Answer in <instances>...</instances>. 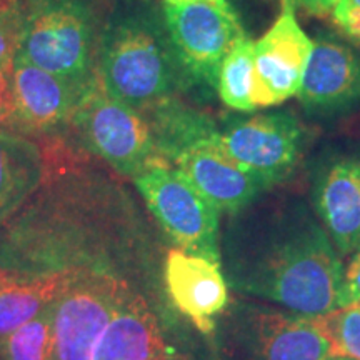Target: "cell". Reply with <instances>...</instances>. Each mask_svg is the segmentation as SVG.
<instances>
[{
  "mask_svg": "<svg viewBox=\"0 0 360 360\" xmlns=\"http://www.w3.org/2000/svg\"><path fill=\"white\" fill-rule=\"evenodd\" d=\"M262 195L231 215L220 242L229 287L305 317L339 307L345 265L312 205L297 195Z\"/></svg>",
  "mask_w": 360,
  "mask_h": 360,
  "instance_id": "obj_1",
  "label": "cell"
},
{
  "mask_svg": "<svg viewBox=\"0 0 360 360\" xmlns=\"http://www.w3.org/2000/svg\"><path fill=\"white\" fill-rule=\"evenodd\" d=\"M94 70L102 90L143 115L192 94L175 56L164 7L154 0L115 4L98 34Z\"/></svg>",
  "mask_w": 360,
  "mask_h": 360,
  "instance_id": "obj_2",
  "label": "cell"
},
{
  "mask_svg": "<svg viewBox=\"0 0 360 360\" xmlns=\"http://www.w3.org/2000/svg\"><path fill=\"white\" fill-rule=\"evenodd\" d=\"M215 321L219 360H328L315 317L259 300H233Z\"/></svg>",
  "mask_w": 360,
  "mask_h": 360,
  "instance_id": "obj_3",
  "label": "cell"
},
{
  "mask_svg": "<svg viewBox=\"0 0 360 360\" xmlns=\"http://www.w3.org/2000/svg\"><path fill=\"white\" fill-rule=\"evenodd\" d=\"M20 37L17 53L34 65L79 85L96 82L101 30L85 0H17Z\"/></svg>",
  "mask_w": 360,
  "mask_h": 360,
  "instance_id": "obj_4",
  "label": "cell"
},
{
  "mask_svg": "<svg viewBox=\"0 0 360 360\" xmlns=\"http://www.w3.org/2000/svg\"><path fill=\"white\" fill-rule=\"evenodd\" d=\"M69 129L82 148L125 177L135 179L152 164L164 160L146 115L110 97L97 80L80 98Z\"/></svg>",
  "mask_w": 360,
  "mask_h": 360,
  "instance_id": "obj_5",
  "label": "cell"
},
{
  "mask_svg": "<svg viewBox=\"0 0 360 360\" xmlns=\"http://www.w3.org/2000/svg\"><path fill=\"white\" fill-rule=\"evenodd\" d=\"M175 56L192 94L209 98L217 92L219 72L233 44L245 34L231 4H162Z\"/></svg>",
  "mask_w": 360,
  "mask_h": 360,
  "instance_id": "obj_6",
  "label": "cell"
},
{
  "mask_svg": "<svg viewBox=\"0 0 360 360\" xmlns=\"http://www.w3.org/2000/svg\"><path fill=\"white\" fill-rule=\"evenodd\" d=\"M157 222L180 250L220 265V210L169 162L159 160L134 179Z\"/></svg>",
  "mask_w": 360,
  "mask_h": 360,
  "instance_id": "obj_7",
  "label": "cell"
},
{
  "mask_svg": "<svg viewBox=\"0 0 360 360\" xmlns=\"http://www.w3.org/2000/svg\"><path fill=\"white\" fill-rule=\"evenodd\" d=\"M219 130L229 159L269 191L294 174L307 141L304 124L289 109L229 117Z\"/></svg>",
  "mask_w": 360,
  "mask_h": 360,
  "instance_id": "obj_8",
  "label": "cell"
},
{
  "mask_svg": "<svg viewBox=\"0 0 360 360\" xmlns=\"http://www.w3.org/2000/svg\"><path fill=\"white\" fill-rule=\"evenodd\" d=\"M130 292L114 274L69 270L56 302L53 360H92L98 339Z\"/></svg>",
  "mask_w": 360,
  "mask_h": 360,
  "instance_id": "obj_9",
  "label": "cell"
},
{
  "mask_svg": "<svg viewBox=\"0 0 360 360\" xmlns=\"http://www.w3.org/2000/svg\"><path fill=\"white\" fill-rule=\"evenodd\" d=\"M310 205L342 259L360 245V148L327 147L310 167Z\"/></svg>",
  "mask_w": 360,
  "mask_h": 360,
  "instance_id": "obj_10",
  "label": "cell"
},
{
  "mask_svg": "<svg viewBox=\"0 0 360 360\" xmlns=\"http://www.w3.org/2000/svg\"><path fill=\"white\" fill-rule=\"evenodd\" d=\"M299 97L315 119H334L360 107V49L332 30H317Z\"/></svg>",
  "mask_w": 360,
  "mask_h": 360,
  "instance_id": "obj_11",
  "label": "cell"
},
{
  "mask_svg": "<svg viewBox=\"0 0 360 360\" xmlns=\"http://www.w3.org/2000/svg\"><path fill=\"white\" fill-rule=\"evenodd\" d=\"M312 45V39L299 24L295 7L282 0L276 22L254 44L255 109H269L297 97Z\"/></svg>",
  "mask_w": 360,
  "mask_h": 360,
  "instance_id": "obj_12",
  "label": "cell"
},
{
  "mask_svg": "<svg viewBox=\"0 0 360 360\" xmlns=\"http://www.w3.org/2000/svg\"><path fill=\"white\" fill-rule=\"evenodd\" d=\"M94 84H74L15 53L12 60L13 114L8 129L19 130L17 134L25 137H52L69 129L80 98Z\"/></svg>",
  "mask_w": 360,
  "mask_h": 360,
  "instance_id": "obj_13",
  "label": "cell"
},
{
  "mask_svg": "<svg viewBox=\"0 0 360 360\" xmlns=\"http://www.w3.org/2000/svg\"><path fill=\"white\" fill-rule=\"evenodd\" d=\"M169 164L210 204L229 215L240 212L269 191L259 179L229 159L220 143V130L182 148Z\"/></svg>",
  "mask_w": 360,
  "mask_h": 360,
  "instance_id": "obj_14",
  "label": "cell"
},
{
  "mask_svg": "<svg viewBox=\"0 0 360 360\" xmlns=\"http://www.w3.org/2000/svg\"><path fill=\"white\" fill-rule=\"evenodd\" d=\"M165 283L175 307L204 334H212L215 321L229 304L220 265L174 249L165 260Z\"/></svg>",
  "mask_w": 360,
  "mask_h": 360,
  "instance_id": "obj_15",
  "label": "cell"
},
{
  "mask_svg": "<svg viewBox=\"0 0 360 360\" xmlns=\"http://www.w3.org/2000/svg\"><path fill=\"white\" fill-rule=\"evenodd\" d=\"M169 355L154 314L130 292L98 339L92 360H165Z\"/></svg>",
  "mask_w": 360,
  "mask_h": 360,
  "instance_id": "obj_16",
  "label": "cell"
},
{
  "mask_svg": "<svg viewBox=\"0 0 360 360\" xmlns=\"http://www.w3.org/2000/svg\"><path fill=\"white\" fill-rule=\"evenodd\" d=\"M45 172V155L32 139L0 130V225L39 191Z\"/></svg>",
  "mask_w": 360,
  "mask_h": 360,
  "instance_id": "obj_17",
  "label": "cell"
},
{
  "mask_svg": "<svg viewBox=\"0 0 360 360\" xmlns=\"http://www.w3.org/2000/svg\"><path fill=\"white\" fill-rule=\"evenodd\" d=\"M69 272L40 276L32 281L0 282V339L32 321L64 289Z\"/></svg>",
  "mask_w": 360,
  "mask_h": 360,
  "instance_id": "obj_18",
  "label": "cell"
},
{
  "mask_svg": "<svg viewBox=\"0 0 360 360\" xmlns=\"http://www.w3.org/2000/svg\"><path fill=\"white\" fill-rule=\"evenodd\" d=\"M254 40L244 34L233 44L219 72L217 94L225 107L252 114L255 112Z\"/></svg>",
  "mask_w": 360,
  "mask_h": 360,
  "instance_id": "obj_19",
  "label": "cell"
},
{
  "mask_svg": "<svg viewBox=\"0 0 360 360\" xmlns=\"http://www.w3.org/2000/svg\"><path fill=\"white\" fill-rule=\"evenodd\" d=\"M53 300L32 321L4 339L6 360H53Z\"/></svg>",
  "mask_w": 360,
  "mask_h": 360,
  "instance_id": "obj_20",
  "label": "cell"
},
{
  "mask_svg": "<svg viewBox=\"0 0 360 360\" xmlns=\"http://www.w3.org/2000/svg\"><path fill=\"white\" fill-rule=\"evenodd\" d=\"M330 342V357L360 360V302L315 317Z\"/></svg>",
  "mask_w": 360,
  "mask_h": 360,
  "instance_id": "obj_21",
  "label": "cell"
},
{
  "mask_svg": "<svg viewBox=\"0 0 360 360\" xmlns=\"http://www.w3.org/2000/svg\"><path fill=\"white\" fill-rule=\"evenodd\" d=\"M20 12L17 4L0 11V65L11 64L19 49Z\"/></svg>",
  "mask_w": 360,
  "mask_h": 360,
  "instance_id": "obj_22",
  "label": "cell"
},
{
  "mask_svg": "<svg viewBox=\"0 0 360 360\" xmlns=\"http://www.w3.org/2000/svg\"><path fill=\"white\" fill-rule=\"evenodd\" d=\"M330 19L342 37L360 49V0H339Z\"/></svg>",
  "mask_w": 360,
  "mask_h": 360,
  "instance_id": "obj_23",
  "label": "cell"
},
{
  "mask_svg": "<svg viewBox=\"0 0 360 360\" xmlns=\"http://www.w3.org/2000/svg\"><path fill=\"white\" fill-rule=\"evenodd\" d=\"M360 302V245L344 269V282L339 295V307Z\"/></svg>",
  "mask_w": 360,
  "mask_h": 360,
  "instance_id": "obj_24",
  "label": "cell"
},
{
  "mask_svg": "<svg viewBox=\"0 0 360 360\" xmlns=\"http://www.w3.org/2000/svg\"><path fill=\"white\" fill-rule=\"evenodd\" d=\"M13 114V92H12V62L0 65V130L11 127Z\"/></svg>",
  "mask_w": 360,
  "mask_h": 360,
  "instance_id": "obj_25",
  "label": "cell"
},
{
  "mask_svg": "<svg viewBox=\"0 0 360 360\" xmlns=\"http://www.w3.org/2000/svg\"><path fill=\"white\" fill-rule=\"evenodd\" d=\"M295 8H302L309 15L317 17V19H326L330 17L339 0H289Z\"/></svg>",
  "mask_w": 360,
  "mask_h": 360,
  "instance_id": "obj_26",
  "label": "cell"
},
{
  "mask_svg": "<svg viewBox=\"0 0 360 360\" xmlns=\"http://www.w3.org/2000/svg\"><path fill=\"white\" fill-rule=\"evenodd\" d=\"M164 4H172V6H179V4H193V2H212V4H227L229 0H162Z\"/></svg>",
  "mask_w": 360,
  "mask_h": 360,
  "instance_id": "obj_27",
  "label": "cell"
},
{
  "mask_svg": "<svg viewBox=\"0 0 360 360\" xmlns=\"http://www.w3.org/2000/svg\"><path fill=\"white\" fill-rule=\"evenodd\" d=\"M17 4V0H0V11H6Z\"/></svg>",
  "mask_w": 360,
  "mask_h": 360,
  "instance_id": "obj_28",
  "label": "cell"
},
{
  "mask_svg": "<svg viewBox=\"0 0 360 360\" xmlns=\"http://www.w3.org/2000/svg\"><path fill=\"white\" fill-rule=\"evenodd\" d=\"M7 278H8V276H7V274H6V272H4V270H2V269H0V282L7 281Z\"/></svg>",
  "mask_w": 360,
  "mask_h": 360,
  "instance_id": "obj_29",
  "label": "cell"
},
{
  "mask_svg": "<svg viewBox=\"0 0 360 360\" xmlns=\"http://www.w3.org/2000/svg\"><path fill=\"white\" fill-rule=\"evenodd\" d=\"M165 360H186V359H182V357H175V355H174V354H170V355H169V357H167V359H165Z\"/></svg>",
  "mask_w": 360,
  "mask_h": 360,
  "instance_id": "obj_30",
  "label": "cell"
},
{
  "mask_svg": "<svg viewBox=\"0 0 360 360\" xmlns=\"http://www.w3.org/2000/svg\"><path fill=\"white\" fill-rule=\"evenodd\" d=\"M328 360H345V359H339V357H330Z\"/></svg>",
  "mask_w": 360,
  "mask_h": 360,
  "instance_id": "obj_31",
  "label": "cell"
},
{
  "mask_svg": "<svg viewBox=\"0 0 360 360\" xmlns=\"http://www.w3.org/2000/svg\"><path fill=\"white\" fill-rule=\"evenodd\" d=\"M345 360H347V359H345Z\"/></svg>",
  "mask_w": 360,
  "mask_h": 360,
  "instance_id": "obj_32",
  "label": "cell"
}]
</instances>
